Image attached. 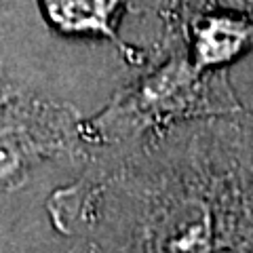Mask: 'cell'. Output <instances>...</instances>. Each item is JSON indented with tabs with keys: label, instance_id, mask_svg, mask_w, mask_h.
<instances>
[{
	"label": "cell",
	"instance_id": "obj_1",
	"mask_svg": "<svg viewBox=\"0 0 253 253\" xmlns=\"http://www.w3.org/2000/svg\"><path fill=\"white\" fill-rule=\"evenodd\" d=\"M46 215L81 253H213L253 226V108L93 158Z\"/></svg>",
	"mask_w": 253,
	"mask_h": 253
},
{
	"label": "cell",
	"instance_id": "obj_2",
	"mask_svg": "<svg viewBox=\"0 0 253 253\" xmlns=\"http://www.w3.org/2000/svg\"><path fill=\"white\" fill-rule=\"evenodd\" d=\"M245 108L249 106L236 95L230 70L203 74L184 49L173 51L139 70L104 108L84 116L86 163L133 152L196 118L234 114Z\"/></svg>",
	"mask_w": 253,
	"mask_h": 253
},
{
	"label": "cell",
	"instance_id": "obj_3",
	"mask_svg": "<svg viewBox=\"0 0 253 253\" xmlns=\"http://www.w3.org/2000/svg\"><path fill=\"white\" fill-rule=\"evenodd\" d=\"M0 104V186L4 194L26 184L41 165L86 163L84 116L74 104L6 76Z\"/></svg>",
	"mask_w": 253,
	"mask_h": 253
},
{
	"label": "cell",
	"instance_id": "obj_4",
	"mask_svg": "<svg viewBox=\"0 0 253 253\" xmlns=\"http://www.w3.org/2000/svg\"><path fill=\"white\" fill-rule=\"evenodd\" d=\"M184 51L199 72H226L253 51V17L228 6L199 11L184 26Z\"/></svg>",
	"mask_w": 253,
	"mask_h": 253
},
{
	"label": "cell",
	"instance_id": "obj_5",
	"mask_svg": "<svg viewBox=\"0 0 253 253\" xmlns=\"http://www.w3.org/2000/svg\"><path fill=\"white\" fill-rule=\"evenodd\" d=\"M38 6L46 26L59 36L110 42L126 66L144 70L141 53L123 36L131 0H38Z\"/></svg>",
	"mask_w": 253,
	"mask_h": 253
},
{
	"label": "cell",
	"instance_id": "obj_6",
	"mask_svg": "<svg viewBox=\"0 0 253 253\" xmlns=\"http://www.w3.org/2000/svg\"><path fill=\"white\" fill-rule=\"evenodd\" d=\"M213 6H228V9H239L249 13L253 17V0H213Z\"/></svg>",
	"mask_w": 253,
	"mask_h": 253
}]
</instances>
